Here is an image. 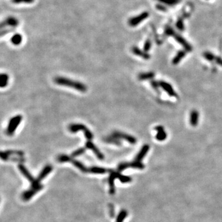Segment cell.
<instances>
[{
  "instance_id": "cell-1",
  "label": "cell",
  "mask_w": 222,
  "mask_h": 222,
  "mask_svg": "<svg viewBox=\"0 0 222 222\" xmlns=\"http://www.w3.org/2000/svg\"><path fill=\"white\" fill-rule=\"evenodd\" d=\"M54 81L58 85L72 87L81 92H85L87 90V87L84 84H83V83L77 81H73L65 77H58L54 78Z\"/></svg>"
},
{
  "instance_id": "cell-2",
  "label": "cell",
  "mask_w": 222,
  "mask_h": 222,
  "mask_svg": "<svg viewBox=\"0 0 222 222\" xmlns=\"http://www.w3.org/2000/svg\"><path fill=\"white\" fill-rule=\"evenodd\" d=\"M69 130L72 133H75L77 131L81 130L84 132V134L86 136V138L88 139V140H91V139L93 138V135H92V133L90 132V130L84 125L83 124H71L69 127Z\"/></svg>"
},
{
  "instance_id": "cell-3",
  "label": "cell",
  "mask_w": 222,
  "mask_h": 222,
  "mask_svg": "<svg viewBox=\"0 0 222 222\" xmlns=\"http://www.w3.org/2000/svg\"><path fill=\"white\" fill-rule=\"evenodd\" d=\"M22 119V117L21 115H16L13 117L10 120V121H9L8 126H7V131H6V133L8 135L11 136L13 135V133L16 131L17 127L21 122Z\"/></svg>"
},
{
  "instance_id": "cell-4",
  "label": "cell",
  "mask_w": 222,
  "mask_h": 222,
  "mask_svg": "<svg viewBox=\"0 0 222 222\" xmlns=\"http://www.w3.org/2000/svg\"><path fill=\"white\" fill-rule=\"evenodd\" d=\"M53 170V167L51 165H46L44 166V169L42 170V171L40 173L39 175L38 176L36 179H35V181L32 183L31 188H36L40 184V182L42 180H43L46 176H47Z\"/></svg>"
},
{
  "instance_id": "cell-5",
  "label": "cell",
  "mask_w": 222,
  "mask_h": 222,
  "mask_svg": "<svg viewBox=\"0 0 222 222\" xmlns=\"http://www.w3.org/2000/svg\"><path fill=\"white\" fill-rule=\"evenodd\" d=\"M148 17H149V13L146 11L143 12L138 16L130 18L128 22V25L132 27H136L142 22H143L145 19H146Z\"/></svg>"
},
{
  "instance_id": "cell-6",
  "label": "cell",
  "mask_w": 222,
  "mask_h": 222,
  "mask_svg": "<svg viewBox=\"0 0 222 222\" xmlns=\"http://www.w3.org/2000/svg\"><path fill=\"white\" fill-rule=\"evenodd\" d=\"M19 22L17 18L13 16H9L7 17L1 23V29H4L6 27H11L12 29L18 26Z\"/></svg>"
},
{
  "instance_id": "cell-7",
  "label": "cell",
  "mask_w": 222,
  "mask_h": 222,
  "mask_svg": "<svg viewBox=\"0 0 222 222\" xmlns=\"http://www.w3.org/2000/svg\"><path fill=\"white\" fill-rule=\"evenodd\" d=\"M112 136L118 139H123V140H126L127 141L132 144H136L137 141L136 139L134 136L120 132H114L112 133Z\"/></svg>"
},
{
  "instance_id": "cell-8",
  "label": "cell",
  "mask_w": 222,
  "mask_h": 222,
  "mask_svg": "<svg viewBox=\"0 0 222 222\" xmlns=\"http://www.w3.org/2000/svg\"><path fill=\"white\" fill-rule=\"evenodd\" d=\"M43 188V186L40 184L38 186H37L36 188H31L30 189L24 192L22 195V198L23 200L25 201H29L35 195L37 192L41 190Z\"/></svg>"
},
{
  "instance_id": "cell-9",
  "label": "cell",
  "mask_w": 222,
  "mask_h": 222,
  "mask_svg": "<svg viewBox=\"0 0 222 222\" xmlns=\"http://www.w3.org/2000/svg\"><path fill=\"white\" fill-rule=\"evenodd\" d=\"M160 87L167 93L169 96L172 97H176L177 96V92L175 91L173 87L171 86L170 84L169 83L165 82L164 81H159Z\"/></svg>"
},
{
  "instance_id": "cell-10",
  "label": "cell",
  "mask_w": 222,
  "mask_h": 222,
  "mask_svg": "<svg viewBox=\"0 0 222 222\" xmlns=\"http://www.w3.org/2000/svg\"><path fill=\"white\" fill-rule=\"evenodd\" d=\"M24 153L22 151L19 150H7L4 152H1V154H0V156H1V158L4 160V161H8L9 160V155H16L17 156H20L22 157L24 155Z\"/></svg>"
},
{
  "instance_id": "cell-11",
  "label": "cell",
  "mask_w": 222,
  "mask_h": 222,
  "mask_svg": "<svg viewBox=\"0 0 222 222\" xmlns=\"http://www.w3.org/2000/svg\"><path fill=\"white\" fill-rule=\"evenodd\" d=\"M86 147L88 148V149H91L92 152L95 153V154L96 155V157L99 160H104V155L102 154V152L99 151L98 148L90 141H88L86 143Z\"/></svg>"
},
{
  "instance_id": "cell-12",
  "label": "cell",
  "mask_w": 222,
  "mask_h": 222,
  "mask_svg": "<svg viewBox=\"0 0 222 222\" xmlns=\"http://www.w3.org/2000/svg\"><path fill=\"white\" fill-rule=\"evenodd\" d=\"M175 39L176 40V41H178L183 47L184 48V50H186V51H188V52H190L192 50V46L188 43V42H187L186 41V40H185L183 37H182L181 36H180V35L178 34H177L175 33V34L173 35Z\"/></svg>"
},
{
  "instance_id": "cell-13",
  "label": "cell",
  "mask_w": 222,
  "mask_h": 222,
  "mask_svg": "<svg viewBox=\"0 0 222 222\" xmlns=\"http://www.w3.org/2000/svg\"><path fill=\"white\" fill-rule=\"evenodd\" d=\"M155 130L157 132V133L155 136V138L157 140L162 141L166 140L167 135H166L164 128L162 126H157L155 128Z\"/></svg>"
},
{
  "instance_id": "cell-14",
  "label": "cell",
  "mask_w": 222,
  "mask_h": 222,
  "mask_svg": "<svg viewBox=\"0 0 222 222\" xmlns=\"http://www.w3.org/2000/svg\"><path fill=\"white\" fill-rule=\"evenodd\" d=\"M149 150V146L148 144H144L142 147L140 152H138V154L136 155L135 157V160L136 161L138 162H141L143 159L144 157L146 156L147 154V152Z\"/></svg>"
},
{
  "instance_id": "cell-15",
  "label": "cell",
  "mask_w": 222,
  "mask_h": 222,
  "mask_svg": "<svg viewBox=\"0 0 222 222\" xmlns=\"http://www.w3.org/2000/svg\"><path fill=\"white\" fill-rule=\"evenodd\" d=\"M18 169H19V170L21 172V173L23 174V175L24 176V177L29 180V181H30L32 183H33L35 179L33 177V176L30 174V173L29 172V170H28L25 166L22 165V164H19L18 165Z\"/></svg>"
},
{
  "instance_id": "cell-16",
  "label": "cell",
  "mask_w": 222,
  "mask_h": 222,
  "mask_svg": "<svg viewBox=\"0 0 222 222\" xmlns=\"http://www.w3.org/2000/svg\"><path fill=\"white\" fill-rule=\"evenodd\" d=\"M132 51L135 55L138 56H140V57H141L146 60L149 59L151 58L150 55L149 54L145 52L144 50H140V48H138L137 46H133V47H132Z\"/></svg>"
},
{
  "instance_id": "cell-17",
  "label": "cell",
  "mask_w": 222,
  "mask_h": 222,
  "mask_svg": "<svg viewBox=\"0 0 222 222\" xmlns=\"http://www.w3.org/2000/svg\"><path fill=\"white\" fill-rule=\"evenodd\" d=\"M199 114L196 110H193L191 111L189 119V122L191 126L196 127L198 125L199 122Z\"/></svg>"
},
{
  "instance_id": "cell-18",
  "label": "cell",
  "mask_w": 222,
  "mask_h": 222,
  "mask_svg": "<svg viewBox=\"0 0 222 222\" xmlns=\"http://www.w3.org/2000/svg\"><path fill=\"white\" fill-rule=\"evenodd\" d=\"M116 179L115 172H112L110 174V176L109 177V184L110 186L109 189V193L112 195H114L115 192V184L114 181Z\"/></svg>"
},
{
  "instance_id": "cell-19",
  "label": "cell",
  "mask_w": 222,
  "mask_h": 222,
  "mask_svg": "<svg viewBox=\"0 0 222 222\" xmlns=\"http://www.w3.org/2000/svg\"><path fill=\"white\" fill-rule=\"evenodd\" d=\"M186 50H181L179 51L177 54H176L175 56L172 60V64L174 65H177L178 64L180 63V62L181 61L183 58H184L185 56H186Z\"/></svg>"
},
{
  "instance_id": "cell-20",
  "label": "cell",
  "mask_w": 222,
  "mask_h": 222,
  "mask_svg": "<svg viewBox=\"0 0 222 222\" xmlns=\"http://www.w3.org/2000/svg\"><path fill=\"white\" fill-rule=\"evenodd\" d=\"M71 162L74 165H75L76 166V167H77L78 169H80L81 172H85V173L89 172V169H88L87 167H86V166L84 165H83L81 162H80L78 161H77V160H75V159H72Z\"/></svg>"
},
{
  "instance_id": "cell-21",
  "label": "cell",
  "mask_w": 222,
  "mask_h": 222,
  "mask_svg": "<svg viewBox=\"0 0 222 222\" xmlns=\"http://www.w3.org/2000/svg\"><path fill=\"white\" fill-rule=\"evenodd\" d=\"M155 77V73L152 72L141 73L138 75V78L140 80H151Z\"/></svg>"
},
{
  "instance_id": "cell-22",
  "label": "cell",
  "mask_w": 222,
  "mask_h": 222,
  "mask_svg": "<svg viewBox=\"0 0 222 222\" xmlns=\"http://www.w3.org/2000/svg\"><path fill=\"white\" fill-rule=\"evenodd\" d=\"M115 177L116 178L118 179L120 181L123 183H129L132 181V179L130 177H128V176H125L124 175H122L121 173H120L119 172H115Z\"/></svg>"
},
{
  "instance_id": "cell-23",
  "label": "cell",
  "mask_w": 222,
  "mask_h": 222,
  "mask_svg": "<svg viewBox=\"0 0 222 222\" xmlns=\"http://www.w3.org/2000/svg\"><path fill=\"white\" fill-rule=\"evenodd\" d=\"M107 170L105 168L99 167V166H92L89 169V172L96 174H104L107 173Z\"/></svg>"
},
{
  "instance_id": "cell-24",
  "label": "cell",
  "mask_w": 222,
  "mask_h": 222,
  "mask_svg": "<svg viewBox=\"0 0 222 222\" xmlns=\"http://www.w3.org/2000/svg\"><path fill=\"white\" fill-rule=\"evenodd\" d=\"M11 41L14 45L20 44L22 41V36L19 33H16L11 37Z\"/></svg>"
},
{
  "instance_id": "cell-25",
  "label": "cell",
  "mask_w": 222,
  "mask_h": 222,
  "mask_svg": "<svg viewBox=\"0 0 222 222\" xmlns=\"http://www.w3.org/2000/svg\"><path fill=\"white\" fill-rule=\"evenodd\" d=\"M104 141L106 142H107V143L114 144H116L117 146H120V145H121V142L120 141L119 139L116 138L114 137L113 136H108V137L105 138H104Z\"/></svg>"
},
{
  "instance_id": "cell-26",
  "label": "cell",
  "mask_w": 222,
  "mask_h": 222,
  "mask_svg": "<svg viewBox=\"0 0 222 222\" xmlns=\"http://www.w3.org/2000/svg\"><path fill=\"white\" fill-rule=\"evenodd\" d=\"M165 6H175L180 2V0H156Z\"/></svg>"
},
{
  "instance_id": "cell-27",
  "label": "cell",
  "mask_w": 222,
  "mask_h": 222,
  "mask_svg": "<svg viewBox=\"0 0 222 222\" xmlns=\"http://www.w3.org/2000/svg\"><path fill=\"white\" fill-rule=\"evenodd\" d=\"M128 164H129V167L140 169V170H143L144 169V165L142 164L141 162L135 161L134 162L128 163Z\"/></svg>"
},
{
  "instance_id": "cell-28",
  "label": "cell",
  "mask_w": 222,
  "mask_h": 222,
  "mask_svg": "<svg viewBox=\"0 0 222 222\" xmlns=\"http://www.w3.org/2000/svg\"><path fill=\"white\" fill-rule=\"evenodd\" d=\"M8 79H9V77L6 73L1 74V77H0V80H1V81H0V86H1V88H4L7 86Z\"/></svg>"
},
{
  "instance_id": "cell-29",
  "label": "cell",
  "mask_w": 222,
  "mask_h": 222,
  "mask_svg": "<svg viewBox=\"0 0 222 222\" xmlns=\"http://www.w3.org/2000/svg\"><path fill=\"white\" fill-rule=\"evenodd\" d=\"M127 212L125 210H122L118 214L117 218H116V222H123L124 220L125 219V218L127 216Z\"/></svg>"
},
{
  "instance_id": "cell-30",
  "label": "cell",
  "mask_w": 222,
  "mask_h": 222,
  "mask_svg": "<svg viewBox=\"0 0 222 222\" xmlns=\"http://www.w3.org/2000/svg\"><path fill=\"white\" fill-rule=\"evenodd\" d=\"M72 157H69L67 155L62 154L60 155L58 157V161L60 162H71Z\"/></svg>"
},
{
  "instance_id": "cell-31",
  "label": "cell",
  "mask_w": 222,
  "mask_h": 222,
  "mask_svg": "<svg viewBox=\"0 0 222 222\" xmlns=\"http://www.w3.org/2000/svg\"><path fill=\"white\" fill-rule=\"evenodd\" d=\"M203 56L204 57V58L206 59H207V61H215V58H216V56L214 54H212V53L210 52H205L203 54Z\"/></svg>"
},
{
  "instance_id": "cell-32",
  "label": "cell",
  "mask_w": 222,
  "mask_h": 222,
  "mask_svg": "<svg viewBox=\"0 0 222 222\" xmlns=\"http://www.w3.org/2000/svg\"><path fill=\"white\" fill-rule=\"evenodd\" d=\"M85 151H86V149H85V148H84V147L80 148V149H78L76 151L73 152L71 154V157H77V156H79V155H81V154L84 153L85 152Z\"/></svg>"
},
{
  "instance_id": "cell-33",
  "label": "cell",
  "mask_w": 222,
  "mask_h": 222,
  "mask_svg": "<svg viewBox=\"0 0 222 222\" xmlns=\"http://www.w3.org/2000/svg\"><path fill=\"white\" fill-rule=\"evenodd\" d=\"M35 1V0H11V2L14 4H31Z\"/></svg>"
},
{
  "instance_id": "cell-34",
  "label": "cell",
  "mask_w": 222,
  "mask_h": 222,
  "mask_svg": "<svg viewBox=\"0 0 222 222\" xmlns=\"http://www.w3.org/2000/svg\"><path fill=\"white\" fill-rule=\"evenodd\" d=\"M151 46H152V42L151 41L150 39H147L146 42L144 43V47H143V50L147 53L148 51H149L151 48Z\"/></svg>"
},
{
  "instance_id": "cell-35",
  "label": "cell",
  "mask_w": 222,
  "mask_h": 222,
  "mask_svg": "<svg viewBox=\"0 0 222 222\" xmlns=\"http://www.w3.org/2000/svg\"><path fill=\"white\" fill-rule=\"evenodd\" d=\"M129 168V164H128V162H124V163H122V164H120L117 167V170L118 172H122L127 169Z\"/></svg>"
},
{
  "instance_id": "cell-36",
  "label": "cell",
  "mask_w": 222,
  "mask_h": 222,
  "mask_svg": "<svg viewBox=\"0 0 222 222\" xmlns=\"http://www.w3.org/2000/svg\"><path fill=\"white\" fill-rule=\"evenodd\" d=\"M165 33L166 35H168V36H173L175 34V31L172 29L170 27H169V26L166 27Z\"/></svg>"
},
{
  "instance_id": "cell-37",
  "label": "cell",
  "mask_w": 222,
  "mask_h": 222,
  "mask_svg": "<svg viewBox=\"0 0 222 222\" xmlns=\"http://www.w3.org/2000/svg\"><path fill=\"white\" fill-rule=\"evenodd\" d=\"M151 86L154 88V90H155V91H159V87H160L159 82H157V81H155V80H152L151 81Z\"/></svg>"
},
{
  "instance_id": "cell-38",
  "label": "cell",
  "mask_w": 222,
  "mask_h": 222,
  "mask_svg": "<svg viewBox=\"0 0 222 222\" xmlns=\"http://www.w3.org/2000/svg\"><path fill=\"white\" fill-rule=\"evenodd\" d=\"M109 209H110V217L113 218L115 216V212H114V206L112 204H109Z\"/></svg>"
},
{
  "instance_id": "cell-39",
  "label": "cell",
  "mask_w": 222,
  "mask_h": 222,
  "mask_svg": "<svg viewBox=\"0 0 222 222\" xmlns=\"http://www.w3.org/2000/svg\"><path fill=\"white\" fill-rule=\"evenodd\" d=\"M177 27L180 30H184V25L182 21H178L177 23Z\"/></svg>"
},
{
  "instance_id": "cell-40",
  "label": "cell",
  "mask_w": 222,
  "mask_h": 222,
  "mask_svg": "<svg viewBox=\"0 0 222 222\" xmlns=\"http://www.w3.org/2000/svg\"><path fill=\"white\" fill-rule=\"evenodd\" d=\"M13 29H7V30L2 29V30H1V36H3L4 35H6V34L7 33L11 32L13 31Z\"/></svg>"
},
{
  "instance_id": "cell-41",
  "label": "cell",
  "mask_w": 222,
  "mask_h": 222,
  "mask_svg": "<svg viewBox=\"0 0 222 222\" xmlns=\"http://www.w3.org/2000/svg\"><path fill=\"white\" fill-rule=\"evenodd\" d=\"M215 61L218 65L222 66V58H220L219 56H216V58H215Z\"/></svg>"
},
{
  "instance_id": "cell-42",
  "label": "cell",
  "mask_w": 222,
  "mask_h": 222,
  "mask_svg": "<svg viewBox=\"0 0 222 222\" xmlns=\"http://www.w3.org/2000/svg\"><path fill=\"white\" fill-rule=\"evenodd\" d=\"M157 9H159L160 11H165V10H166V7L164 4L163 5H157Z\"/></svg>"
}]
</instances>
